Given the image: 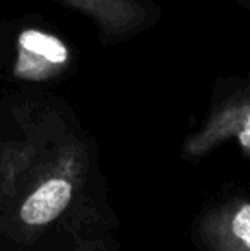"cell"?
Listing matches in <instances>:
<instances>
[{
  "mask_svg": "<svg viewBox=\"0 0 250 251\" xmlns=\"http://www.w3.org/2000/svg\"><path fill=\"white\" fill-rule=\"evenodd\" d=\"M70 58V48L63 40L47 31L28 27L17 36L12 74L28 82H45L65 72Z\"/></svg>",
  "mask_w": 250,
  "mask_h": 251,
  "instance_id": "4",
  "label": "cell"
},
{
  "mask_svg": "<svg viewBox=\"0 0 250 251\" xmlns=\"http://www.w3.org/2000/svg\"><path fill=\"white\" fill-rule=\"evenodd\" d=\"M94 21L103 40H117L139 31L149 17V10L140 0H60Z\"/></svg>",
  "mask_w": 250,
  "mask_h": 251,
  "instance_id": "5",
  "label": "cell"
},
{
  "mask_svg": "<svg viewBox=\"0 0 250 251\" xmlns=\"http://www.w3.org/2000/svg\"><path fill=\"white\" fill-rule=\"evenodd\" d=\"M237 142L245 155H250V94L223 101L209 113L206 122L182 146V154L199 161L226 142Z\"/></svg>",
  "mask_w": 250,
  "mask_h": 251,
  "instance_id": "2",
  "label": "cell"
},
{
  "mask_svg": "<svg viewBox=\"0 0 250 251\" xmlns=\"http://www.w3.org/2000/svg\"><path fill=\"white\" fill-rule=\"evenodd\" d=\"M195 243L204 251H250V200H221L204 210L194 226Z\"/></svg>",
  "mask_w": 250,
  "mask_h": 251,
  "instance_id": "3",
  "label": "cell"
},
{
  "mask_svg": "<svg viewBox=\"0 0 250 251\" xmlns=\"http://www.w3.org/2000/svg\"><path fill=\"white\" fill-rule=\"evenodd\" d=\"M93 159L77 137L43 142L34 137L0 144V214L12 236L24 241L69 222L93 226ZM96 227V226H93ZM98 229V227H96Z\"/></svg>",
  "mask_w": 250,
  "mask_h": 251,
  "instance_id": "1",
  "label": "cell"
}]
</instances>
